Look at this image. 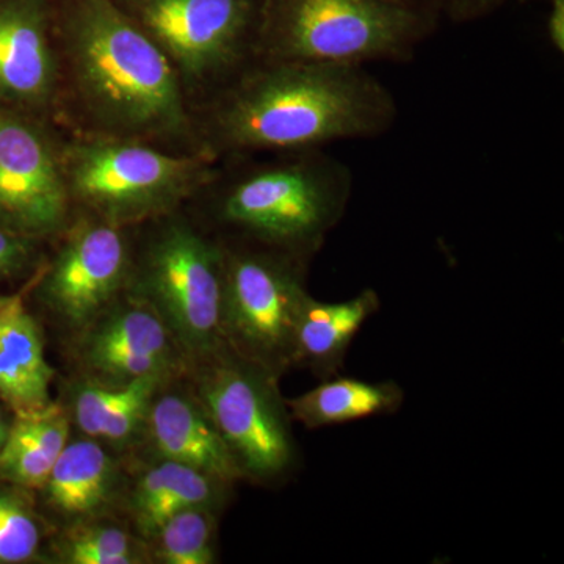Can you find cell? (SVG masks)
<instances>
[{
  "label": "cell",
  "mask_w": 564,
  "mask_h": 564,
  "mask_svg": "<svg viewBox=\"0 0 564 564\" xmlns=\"http://www.w3.org/2000/svg\"><path fill=\"white\" fill-rule=\"evenodd\" d=\"M54 25L62 129L204 154L172 65L115 0H54Z\"/></svg>",
  "instance_id": "6da1fadb"
},
{
  "label": "cell",
  "mask_w": 564,
  "mask_h": 564,
  "mask_svg": "<svg viewBox=\"0 0 564 564\" xmlns=\"http://www.w3.org/2000/svg\"><path fill=\"white\" fill-rule=\"evenodd\" d=\"M399 106L364 66L258 61L193 109L196 137L215 162L315 150L391 131Z\"/></svg>",
  "instance_id": "7a4b0ae2"
},
{
  "label": "cell",
  "mask_w": 564,
  "mask_h": 564,
  "mask_svg": "<svg viewBox=\"0 0 564 564\" xmlns=\"http://www.w3.org/2000/svg\"><path fill=\"white\" fill-rule=\"evenodd\" d=\"M351 193L347 163L315 148L226 159L199 195L209 196L215 220L248 242L310 261L345 217Z\"/></svg>",
  "instance_id": "3957f363"
},
{
  "label": "cell",
  "mask_w": 564,
  "mask_h": 564,
  "mask_svg": "<svg viewBox=\"0 0 564 564\" xmlns=\"http://www.w3.org/2000/svg\"><path fill=\"white\" fill-rule=\"evenodd\" d=\"M441 20L440 10L399 0H261L259 61L410 62Z\"/></svg>",
  "instance_id": "277c9868"
},
{
  "label": "cell",
  "mask_w": 564,
  "mask_h": 564,
  "mask_svg": "<svg viewBox=\"0 0 564 564\" xmlns=\"http://www.w3.org/2000/svg\"><path fill=\"white\" fill-rule=\"evenodd\" d=\"M63 169L74 209L126 228L169 217L198 196L218 162L139 140L70 133L63 143Z\"/></svg>",
  "instance_id": "5b68a950"
},
{
  "label": "cell",
  "mask_w": 564,
  "mask_h": 564,
  "mask_svg": "<svg viewBox=\"0 0 564 564\" xmlns=\"http://www.w3.org/2000/svg\"><path fill=\"white\" fill-rule=\"evenodd\" d=\"M165 55L192 110L259 61L261 0H115Z\"/></svg>",
  "instance_id": "8992f818"
},
{
  "label": "cell",
  "mask_w": 564,
  "mask_h": 564,
  "mask_svg": "<svg viewBox=\"0 0 564 564\" xmlns=\"http://www.w3.org/2000/svg\"><path fill=\"white\" fill-rule=\"evenodd\" d=\"M223 276L225 245L170 218L133 262L128 288L158 311L188 358L204 362L225 350Z\"/></svg>",
  "instance_id": "52a82bcc"
},
{
  "label": "cell",
  "mask_w": 564,
  "mask_h": 564,
  "mask_svg": "<svg viewBox=\"0 0 564 564\" xmlns=\"http://www.w3.org/2000/svg\"><path fill=\"white\" fill-rule=\"evenodd\" d=\"M221 333L226 350L280 378L292 367L306 259L258 243H225Z\"/></svg>",
  "instance_id": "ba28073f"
},
{
  "label": "cell",
  "mask_w": 564,
  "mask_h": 564,
  "mask_svg": "<svg viewBox=\"0 0 564 564\" xmlns=\"http://www.w3.org/2000/svg\"><path fill=\"white\" fill-rule=\"evenodd\" d=\"M276 383V377L226 348L202 362L196 397L242 477L252 480H273L295 463L291 414Z\"/></svg>",
  "instance_id": "9c48e42d"
},
{
  "label": "cell",
  "mask_w": 564,
  "mask_h": 564,
  "mask_svg": "<svg viewBox=\"0 0 564 564\" xmlns=\"http://www.w3.org/2000/svg\"><path fill=\"white\" fill-rule=\"evenodd\" d=\"M63 143L57 122L0 109V229L41 242L68 228Z\"/></svg>",
  "instance_id": "30bf717a"
},
{
  "label": "cell",
  "mask_w": 564,
  "mask_h": 564,
  "mask_svg": "<svg viewBox=\"0 0 564 564\" xmlns=\"http://www.w3.org/2000/svg\"><path fill=\"white\" fill-rule=\"evenodd\" d=\"M122 229L82 214L41 273V299L74 328L95 322L131 281L133 259Z\"/></svg>",
  "instance_id": "8fae6325"
},
{
  "label": "cell",
  "mask_w": 564,
  "mask_h": 564,
  "mask_svg": "<svg viewBox=\"0 0 564 564\" xmlns=\"http://www.w3.org/2000/svg\"><path fill=\"white\" fill-rule=\"evenodd\" d=\"M58 93L54 0H0V109L55 122Z\"/></svg>",
  "instance_id": "7c38bea8"
},
{
  "label": "cell",
  "mask_w": 564,
  "mask_h": 564,
  "mask_svg": "<svg viewBox=\"0 0 564 564\" xmlns=\"http://www.w3.org/2000/svg\"><path fill=\"white\" fill-rule=\"evenodd\" d=\"M101 317L82 345V361L98 380L124 386L148 375L166 377L173 369L176 340L147 300L131 292L128 302Z\"/></svg>",
  "instance_id": "4fadbf2b"
},
{
  "label": "cell",
  "mask_w": 564,
  "mask_h": 564,
  "mask_svg": "<svg viewBox=\"0 0 564 564\" xmlns=\"http://www.w3.org/2000/svg\"><path fill=\"white\" fill-rule=\"evenodd\" d=\"M152 443L166 462L184 464L229 485L243 478L198 397L165 393L147 417Z\"/></svg>",
  "instance_id": "5bb4252c"
},
{
  "label": "cell",
  "mask_w": 564,
  "mask_h": 564,
  "mask_svg": "<svg viewBox=\"0 0 564 564\" xmlns=\"http://www.w3.org/2000/svg\"><path fill=\"white\" fill-rule=\"evenodd\" d=\"M54 369L21 293L0 295V397L20 413L51 404Z\"/></svg>",
  "instance_id": "9a60e30c"
},
{
  "label": "cell",
  "mask_w": 564,
  "mask_h": 564,
  "mask_svg": "<svg viewBox=\"0 0 564 564\" xmlns=\"http://www.w3.org/2000/svg\"><path fill=\"white\" fill-rule=\"evenodd\" d=\"M378 310L380 296L373 289H364L339 303L318 302L307 295L296 321L292 367H304L315 377L328 380L343 366L364 323Z\"/></svg>",
  "instance_id": "2e32d148"
},
{
  "label": "cell",
  "mask_w": 564,
  "mask_h": 564,
  "mask_svg": "<svg viewBox=\"0 0 564 564\" xmlns=\"http://www.w3.org/2000/svg\"><path fill=\"white\" fill-rule=\"evenodd\" d=\"M226 484L184 464L163 462L141 477L131 510L139 532L155 538L174 514L188 508H217Z\"/></svg>",
  "instance_id": "e0dca14e"
},
{
  "label": "cell",
  "mask_w": 564,
  "mask_h": 564,
  "mask_svg": "<svg viewBox=\"0 0 564 564\" xmlns=\"http://www.w3.org/2000/svg\"><path fill=\"white\" fill-rule=\"evenodd\" d=\"M403 399V389L393 381L372 383L358 378H328L311 391L285 400V406L293 421L302 423L304 429L317 430L395 413Z\"/></svg>",
  "instance_id": "ac0fdd59"
},
{
  "label": "cell",
  "mask_w": 564,
  "mask_h": 564,
  "mask_svg": "<svg viewBox=\"0 0 564 564\" xmlns=\"http://www.w3.org/2000/svg\"><path fill=\"white\" fill-rule=\"evenodd\" d=\"M117 470L95 441L66 444L52 467L44 489L55 510L65 516H91L102 510L113 494Z\"/></svg>",
  "instance_id": "d6986e66"
},
{
  "label": "cell",
  "mask_w": 564,
  "mask_h": 564,
  "mask_svg": "<svg viewBox=\"0 0 564 564\" xmlns=\"http://www.w3.org/2000/svg\"><path fill=\"white\" fill-rule=\"evenodd\" d=\"M215 516L212 508H188L162 525L159 556L169 564H210L214 552Z\"/></svg>",
  "instance_id": "ffe728a7"
},
{
  "label": "cell",
  "mask_w": 564,
  "mask_h": 564,
  "mask_svg": "<svg viewBox=\"0 0 564 564\" xmlns=\"http://www.w3.org/2000/svg\"><path fill=\"white\" fill-rule=\"evenodd\" d=\"M63 556L70 564H131L137 562L131 536L118 527L88 525L69 534Z\"/></svg>",
  "instance_id": "44dd1931"
},
{
  "label": "cell",
  "mask_w": 564,
  "mask_h": 564,
  "mask_svg": "<svg viewBox=\"0 0 564 564\" xmlns=\"http://www.w3.org/2000/svg\"><path fill=\"white\" fill-rule=\"evenodd\" d=\"M58 456L44 451L14 423L0 452V473L14 484L44 488Z\"/></svg>",
  "instance_id": "7402d4cb"
},
{
  "label": "cell",
  "mask_w": 564,
  "mask_h": 564,
  "mask_svg": "<svg viewBox=\"0 0 564 564\" xmlns=\"http://www.w3.org/2000/svg\"><path fill=\"white\" fill-rule=\"evenodd\" d=\"M162 375H148L124 384L120 403L104 423L99 440L120 444L131 440L141 422L147 421L154 393L163 381Z\"/></svg>",
  "instance_id": "603a6c76"
},
{
  "label": "cell",
  "mask_w": 564,
  "mask_h": 564,
  "mask_svg": "<svg viewBox=\"0 0 564 564\" xmlns=\"http://www.w3.org/2000/svg\"><path fill=\"white\" fill-rule=\"evenodd\" d=\"M40 545L35 519L13 497L0 494V563L28 562Z\"/></svg>",
  "instance_id": "cb8c5ba5"
},
{
  "label": "cell",
  "mask_w": 564,
  "mask_h": 564,
  "mask_svg": "<svg viewBox=\"0 0 564 564\" xmlns=\"http://www.w3.org/2000/svg\"><path fill=\"white\" fill-rule=\"evenodd\" d=\"M124 386L87 384L77 392L74 415L77 425L87 436L98 440L104 423L120 403Z\"/></svg>",
  "instance_id": "d4e9b609"
},
{
  "label": "cell",
  "mask_w": 564,
  "mask_h": 564,
  "mask_svg": "<svg viewBox=\"0 0 564 564\" xmlns=\"http://www.w3.org/2000/svg\"><path fill=\"white\" fill-rule=\"evenodd\" d=\"M40 240L0 229V280L24 272L35 261Z\"/></svg>",
  "instance_id": "484cf974"
},
{
  "label": "cell",
  "mask_w": 564,
  "mask_h": 564,
  "mask_svg": "<svg viewBox=\"0 0 564 564\" xmlns=\"http://www.w3.org/2000/svg\"><path fill=\"white\" fill-rule=\"evenodd\" d=\"M508 0H443V18L454 24L485 20L507 6Z\"/></svg>",
  "instance_id": "4316f807"
},
{
  "label": "cell",
  "mask_w": 564,
  "mask_h": 564,
  "mask_svg": "<svg viewBox=\"0 0 564 564\" xmlns=\"http://www.w3.org/2000/svg\"><path fill=\"white\" fill-rule=\"evenodd\" d=\"M545 35L556 54H564V0H549Z\"/></svg>",
  "instance_id": "83f0119b"
},
{
  "label": "cell",
  "mask_w": 564,
  "mask_h": 564,
  "mask_svg": "<svg viewBox=\"0 0 564 564\" xmlns=\"http://www.w3.org/2000/svg\"><path fill=\"white\" fill-rule=\"evenodd\" d=\"M399 2L411 3V6L432 7L443 13V0H399Z\"/></svg>",
  "instance_id": "f1b7e54d"
},
{
  "label": "cell",
  "mask_w": 564,
  "mask_h": 564,
  "mask_svg": "<svg viewBox=\"0 0 564 564\" xmlns=\"http://www.w3.org/2000/svg\"><path fill=\"white\" fill-rule=\"evenodd\" d=\"M9 430L6 419H3L2 411H0V452H2L3 444H6L7 436H9Z\"/></svg>",
  "instance_id": "f546056e"
}]
</instances>
